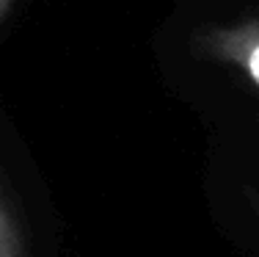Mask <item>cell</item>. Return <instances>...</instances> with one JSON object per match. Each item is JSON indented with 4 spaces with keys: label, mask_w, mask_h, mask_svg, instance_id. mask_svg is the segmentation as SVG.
<instances>
[{
    "label": "cell",
    "mask_w": 259,
    "mask_h": 257,
    "mask_svg": "<svg viewBox=\"0 0 259 257\" xmlns=\"http://www.w3.org/2000/svg\"><path fill=\"white\" fill-rule=\"evenodd\" d=\"M0 257H25L22 254V238L9 205L0 197Z\"/></svg>",
    "instance_id": "7a4b0ae2"
},
{
    "label": "cell",
    "mask_w": 259,
    "mask_h": 257,
    "mask_svg": "<svg viewBox=\"0 0 259 257\" xmlns=\"http://www.w3.org/2000/svg\"><path fill=\"white\" fill-rule=\"evenodd\" d=\"M9 3H11V0H0V20H3V14H6V9H9Z\"/></svg>",
    "instance_id": "3957f363"
},
{
    "label": "cell",
    "mask_w": 259,
    "mask_h": 257,
    "mask_svg": "<svg viewBox=\"0 0 259 257\" xmlns=\"http://www.w3.org/2000/svg\"><path fill=\"white\" fill-rule=\"evenodd\" d=\"M207 50L218 61L243 69L259 86V20L232 28H218L207 36Z\"/></svg>",
    "instance_id": "6da1fadb"
}]
</instances>
